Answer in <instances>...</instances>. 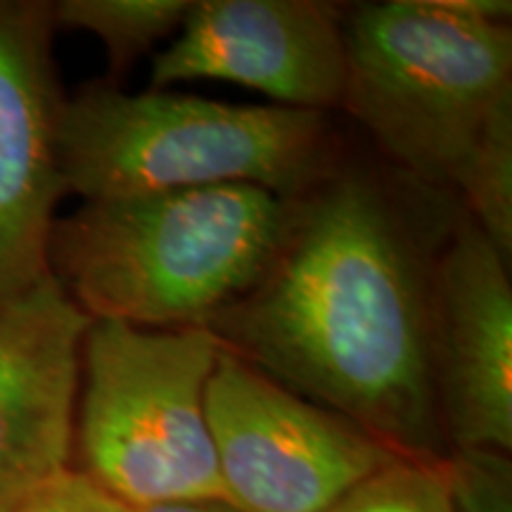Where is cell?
Listing matches in <instances>:
<instances>
[{"label":"cell","mask_w":512,"mask_h":512,"mask_svg":"<svg viewBox=\"0 0 512 512\" xmlns=\"http://www.w3.org/2000/svg\"><path fill=\"white\" fill-rule=\"evenodd\" d=\"M192 0H57L55 29L91 34L105 46L112 81L183 27ZM110 81V83H112Z\"/></svg>","instance_id":"11"},{"label":"cell","mask_w":512,"mask_h":512,"mask_svg":"<svg viewBox=\"0 0 512 512\" xmlns=\"http://www.w3.org/2000/svg\"><path fill=\"white\" fill-rule=\"evenodd\" d=\"M204 415L226 503L240 512H328L401 458L223 347L204 392Z\"/></svg>","instance_id":"6"},{"label":"cell","mask_w":512,"mask_h":512,"mask_svg":"<svg viewBox=\"0 0 512 512\" xmlns=\"http://www.w3.org/2000/svg\"><path fill=\"white\" fill-rule=\"evenodd\" d=\"M287 200L216 185L83 202L57 216L48 268L91 320L204 328L271 264Z\"/></svg>","instance_id":"2"},{"label":"cell","mask_w":512,"mask_h":512,"mask_svg":"<svg viewBox=\"0 0 512 512\" xmlns=\"http://www.w3.org/2000/svg\"><path fill=\"white\" fill-rule=\"evenodd\" d=\"M441 463L396 458L356 484L328 512H456Z\"/></svg>","instance_id":"13"},{"label":"cell","mask_w":512,"mask_h":512,"mask_svg":"<svg viewBox=\"0 0 512 512\" xmlns=\"http://www.w3.org/2000/svg\"><path fill=\"white\" fill-rule=\"evenodd\" d=\"M456 200L498 252L512 256V98L491 114Z\"/></svg>","instance_id":"12"},{"label":"cell","mask_w":512,"mask_h":512,"mask_svg":"<svg viewBox=\"0 0 512 512\" xmlns=\"http://www.w3.org/2000/svg\"><path fill=\"white\" fill-rule=\"evenodd\" d=\"M55 31L48 0H0V306L50 278V233L69 195Z\"/></svg>","instance_id":"7"},{"label":"cell","mask_w":512,"mask_h":512,"mask_svg":"<svg viewBox=\"0 0 512 512\" xmlns=\"http://www.w3.org/2000/svg\"><path fill=\"white\" fill-rule=\"evenodd\" d=\"M434 377L448 453H510V261L463 207L434 264Z\"/></svg>","instance_id":"9"},{"label":"cell","mask_w":512,"mask_h":512,"mask_svg":"<svg viewBox=\"0 0 512 512\" xmlns=\"http://www.w3.org/2000/svg\"><path fill=\"white\" fill-rule=\"evenodd\" d=\"M344 12L323 0H192L176 41L152 60L150 91L219 79L294 110H342Z\"/></svg>","instance_id":"8"},{"label":"cell","mask_w":512,"mask_h":512,"mask_svg":"<svg viewBox=\"0 0 512 512\" xmlns=\"http://www.w3.org/2000/svg\"><path fill=\"white\" fill-rule=\"evenodd\" d=\"M453 200L344 152L287 200L264 275L204 330L396 456L441 463L434 264L460 211Z\"/></svg>","instance_id":"1"},{"label":"cell","mask_w":512,"mask_h":512,"mask_svg":"<svg viewBox=\"0 0 512 512\" xmlns=\"http://www.w3.org/2000/svg\"><path fill=\"white\" fill-rule=\"evenodd\" d=\"M441 470L456 512H512L510 453L451 451Z\"/></svg>","instance_id":"14"},{"label":"cell","mask_w":512,"mask_h":512,"mask_svg":"<svg viewBox=\"0 0 512 512\" xmlns=\"http://www.w3.org/2000/svg\"><path fill=\"white\" fill-rule=\"evenodd\" d=\"M342 110L394 171L456 197L491 114L512 98L510 22L467 0H382L344 12Z\"/></svg>","instance_id":"4"},{"label":"cell","mask_w":512,"mask_h":512,"mask_svg":"<svg viewBox=\"0 0 512 512\" xmlns=\"http://www.w3.org/2000/svg\"><path fill=\"white\" fill-rule=\"evenodd\" d=\"M53 496L60 512H136L72 467L53 482Z\"/></svg>","instance_id":"15"},{"label":"cell","mask_w":512,"mask_h":512,"mask_svg":"<svg viewBox=\"0 0 512 512\" xmlns=\"http://www.w3.org/2000/svg\"><path fill=\"white\" fill-rule=\"evenodd\" d=\"M219 351L204 328L91 320L74 411L81 475L131 510L226 501L204 415Z\"/></svg>","instance_id":"5"},{"label":"cell","mask_w":512,"mask_h":512,"mask_svg":"<svg viewBox=\"0 0 512 512\" xmlns=\"http://www.w3.org/2000/svg\"><path fill=\"white\" fill-rule=\"evenodd\" d=\"M328 112L88 83L64 100L60 164L83 202L216 185L304 195L344 157Z\"/></svg>","instance_id":"3"},{"label":"cell","mask_w":512,"mask_h":512,"mask_svg":"<svg viewBox=\"0 0 512 512\" xmlns=\"http://www.w3.org/2000/svg\"><path fill=\"white\" fill-rule=\"evenodd\" d=\"M88 325L53 275L0 306V512H24L69 470Z\"/></svg>","instance_id":"10"},{"label":"cell","mask_w":512,"mask_h":512,"mask_svg":"<svg viewBox=\"0 0 512 512\" xmlns=\"http://www.w3.org/2000/svg\"><path fill=\"white\" fill-rule=\"evenodd\" d=\"M136 512H240L226 501H188V503H166Z\"/></svg>","instance_id":"16"}]
</instances>
